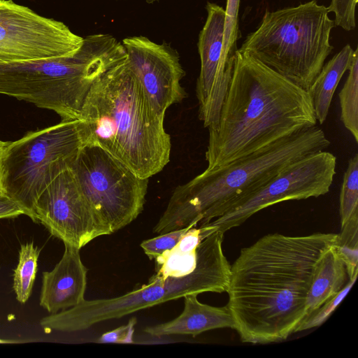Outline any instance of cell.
<instances>
[{
    "mask_svg": "<svg viewBox=\"0 0 358 358\" xmlns=\"http://www.w3.org/2000/svg\"><path fill=\"white\" fill-rule=\"evenodd\" d=\"M337 236L270 234L241 249L231 265L226 306L242 342H281L294 334L317 268Z\"/></svg>",
    "mask_w": 358,
    "mask_h": 358,
    "instance_id": "cell-1",
    "label": "cell"
},
{
    "mask_svg": "<svg viewBox=\"0 0 358 358\" xmlns=\"http://www.w3.org/2000/svg\"><path fill=\"white\" fill-rule=\"evenodd\" d=\"M40 250L33 242L22 244L19 251V262L13 274V289L16 299L25 303L29 299L38 269Z\"/></svg>",
    "mask_w": 358,
    "mask_h": 358,
    "instance_id": "cell-19",
    "label": "cell"
},
{
    "mask_svg": "<svg viewBox=\"0 0 358 358\" xmlns=\"http://www.w3.org/2000/svg\"><path fill=\"white\" fill-rule=\"evenodd\" d=\"M334 246L326 251L315 273L307 295L305 317L338 294L349 280L345 264Z\"/></svg>",
    "mask_w": 358,
    "mask_h": 358,
    "instance_id": "cell-17",
    "label": "cell"
},
{
    "mask_svg": "<svg viewBox=\"0 0 358 358\" xmlns=\"http://www.w3.org/2000/svg\"><path fill=\"white\" fill-rule=\"evenodd\" d=\"M7 143L8 142L0 140V194H4L2 187V160L4 149Z\"/></svg>",
    "mask_w": 358,
    "mask_h": 358,
    "instance_id": "cell-29",
    "label": "cell"
},
{
    "mask_svg": "<svg viewBox=\"0 0 358 358\" xmlns=\"http://www.w3.org/2000/svg\"><path fill=\"white\" fill-rule=\"evenodd\" d=\"M329 13L316 0L266 11L238 50L308 90L334 48Z\"/></svg>",
    "mask_w": 358,
    "mask_h": 358,
    "instance_id": "cell-7",
    "label": "cell"
},
{
    "mask_svg": "<svg viewBox=\"0 0 358 358\" xmlns=\"http://www.w3.org/2000/svg\"><path fill=\"white\" fill-rule=\"evenodd\" d=\"M336 157L322 150L289 164L276 176L252 191L222 215L200 225L203 239L215 231L224 234L240 226L257 212L278 203L327 194L336 175Z\"/></svg>",
    "mask_w": 358,
    "mask_h": 358,
    "instance_id": "cell-10",
    "label": "cell"
},
{
    "mask_svg": "<svg viewBox=\"0 0 358 358\" xmlns=\"http://www.w3.org/2000/svg\"><path fill=\"white\" fill-rule=\"evenodd\" d=\"M206 8L207 18L198 41L201 69L196 92L199 117L210 130L217 125L231 80L235 52L228 53L224 48L225 9L210 2Z\"/></svg>",
    "mask_w": 358,
    "mask_h": 358,
    "instance_id": "cell-12",
    "label": "cell"
},
{
    "mask_svg": "<svg viewBox=\"0 0 358 358\" xmlns=\"http://www.w3.org/2000/svg\"><path fill=\"white\" fill-rule=\"evenodd\" d=\"M25 215L20 206L4 194H0V220Z\"/></svg>",
    "mask_w": 358,
    "mask_h": 358,
    "instance_id": "cell-28",
    "label": "cell"
},
{
    "mask_svg": "<svg viewBox=\"0 0 358 358\" xmlns=\"http://www.w3.org/2000/svg\"><path fill=\"white\" fill-rule=\"evenodd\" d=\"M120 59L111 36L89 35L70 57L0 63V94L52 110L62 120L80 119L93 84Z\"/></svg>",
    "mask_w": 358,
    "mask_h": 358,
    "instance_id": "cell-5",
    "label": "cell"
},
{
    "mask_svg": "<svg viewBox=\"0 0 358 358\" xmlns=\"http://www.w3.org/2000/svg\"><path fill=\"white\" fill-rule=\"evenodd\" d=\"M224 234L215 231L197 248V264L189 273L179 277L153 275L147 284L120 296L83 301L78 305L43 317L45 330L73 332L112 319H118L189 294L226 292L231 265L222 248Z\"/></svg>",
    "mask_w": 358,
    "mask_h": 358,
    "instance_id": "cell-6",
    "label": "cell"
},
{
    "mask_svg": "<svg viewBox=\"0 0 358 358\" xmlns=\"http://www.w3.org/2000/svg\"><path fill=\"white\" fill-rule=\"evenodd\" d=\"M71 169L82 192L113 233L143 211L149 178L138 176L101 147L85 144Z\"/></svg>",
    "mask_w": 358,
    "mask_h": 358,
    "instance_id": "cell-9",
    "label": "cell"
},
{
    "mask_svg": "<svg viewBox=\"0 0 358 358\" xmlns=\"http://www.w3.org/2000/svg\"><path fill=\"white\" fill-rule=\"evenodd\" d=\"M201 238L199 228H190L171 250L157 257L156 274L179 277L191 273L197 264V248Z\"/></svg>",
    "mask_w": 358,
    "mask_h": 358,
    "instance_id": "cell-18",
    "label": "cell"
},
{
    "mask_svg": "<svg viewBox=\"0 0 358 358\" xmlns=\"http://www.w3.org/2000/svg\"><path fill=\"white\" fill-rule=\"evenodd\" d=\"M137 320L134 317L129 320L127 324L102 334L96 342L101 343H133L134 326Z\"/></svg>",
    "mask_w": 358,
    "mask_h": 358,
    "instance_id": "cell-27",
    "label": "cell"
},
{
    "mask_svg": "<svg viewBox=\"0 0 358 358\" xmlns=\"http://www.w3.org/2000/svg\"><path fill=\"white\" fill-rule=\"evenodd\" d=\"M357 53V48L353 50L350 44L345 45L324 63L308 90L315 118L320 124L326 121L336 87Z\"/></svg>",
    "mask_w": 358,
    "mask_h": 358,
    "instance_id": "cell-16",
    "label": "cell"
},
{
    "mask_svg": "<svg viewBox=\"0 0 358 358\" xmlns=\"http://www.w3.org/2000/svg\"><path fill=\"white\" fill-rule=\"evenodd\" d=\"M18 343L17 341H10V340H5V339H2L0 338V344H6V343Z\"/></svg>",
    "mask_w": 358,
    "mask_h": 358,
    "instance_id": "cell-30",
    "label": "cell"
},
{
    "mask_svg": "<svg viewBox=\"0 0 358 358\" xmlns=\"http://www.w3.org/2000/svg\"><path fill=\"white\" fill-rule=\"evenodd\" d=\"M330 144L323 129L315 126L226 165L206 169L175 189L153 232L206 224L289 164Z\"/></svg>",
    "mask_w": 358,
    "mask_h": 358,
    "instance_id": "cell-4",
    "label": "cell"
},
{
    "mask_svg": "<svg viewBox=\"0 0 358 358\" xmlns=\"http://www.w3.org/2000/svg\"><path fill=\"white\" fill-rule=\"evenodd\" d=\"M80 120L86 143L101 147L141 178L158 173L170 160L164 116L155 110L127 59L95 81Z\"/></svg>",
    "mask_w": 358,
    "mask_h": 358,
    "instance_id": "cell-3",
    "label": "cell"
},
{
    "mask_svg": "<svg viewBox=\"0 0 358 358\" xmlns=\"http://www.w3.org/2000/svg\"><path fill=\"white\" fill-rule=\"evenodd\" d=\"M192 227H194L173 230L159 234L157 237L145 240L141 243V247L150 260L155 259L164 252L173 248L187 231Z\"/></svg>",
    "mask_w": 358,
    "mask_h": 358,
    "instance_id": "cell-24",
    "label": "cell"
},
{
    "mask_svg": "<svg viewBox=\"0 0 358 358\" xmlns=\"http://www.w3.org/2000/svg\"><path fill=\"white\" fill-rule=\"evenodd\" d=\"M358 0H331L327 7L329 13L334 14L336 26L345 31L354 30L356 27V6Z\"/></svg>",
    "mask_w": 358,
    "mask_h": 358,
    "instance_id": "cell-25",
    "label": "cell"
},
{
    "mask_svg": "<svg viewBox=\"0 0 358 358\" xmlns=\"http://www.w3.org/2000/svg\"><path fill=\"white\" fill-rule=\"evenodd\" d=\"M86 144L81 120H64L8 142L2 160L3 193L36 222L34 207L48 186L71 168Z\"/></svg>",
    "mask_w": 358,
    "mask_h": 358,
    "instance_id": "cell-8",
    "label": "cell"
},
{
    "mask_svg": "<svg viewBox=\"0 0 358 358\" xmlns=\"http://www.w3.org/2000/svg\"><path fill=\"white\" fill-rule=\"evenodd\" d=\"M127 62L155 110L165 116L167 108L180 102L185 92L180 85L184 71L176 50L145 36L123 39Z\"/></svg>",
    "mask_w": 358,
    "mask_h": 358,
    "instance_id": "cell-13",
    "label": "cell"
},
{
    "mask_svg": "<svg viewBox=\"0 0 358 358\" xmlns=\"http://www.w3.org/2000/svg\"><path fill=\"white\" fill-rule=\"evenodd\" d=\"M34 215L36 222L53 236L79 250L99 236L113 234L82 192L71 168L61 173L41 193Z\"/></svg>",
    "mask_w": 358,
    "mask_h": 358,
    "instance_id": "cell-11",
    "label": "cell"
},
{
    "mask_svg": "<svg viewBox=\"0 0 358 358\" xmlns=\"http://www.w3.org/2000/svg\"><path fill=\"white\" fill-rule=\"evenodd\" d=\"M159 1V0H146V1L148 3H153V2H155V1Z\"/></svg>",
    "mask_w": 358,
    "mask_h": 358,
    "instance_id": "cell-31",
    "label": "cell"
},
{
    "mask_svg": "<svg viewBox=\"0 0 358 358\" xmlns=\"http://www.w3.org/2000/svg\"><path fill=\"white\" fill-rule=\"evenodd\" d=\"M13 60V45L8 9L5 0H0V63Z\"/></svg>",
    "mask_w": 358,
    "mask_h": 358,
    "instance_id": "cell-26",
    "label": "cell"
},
{
    "mask_svg": "<svg viewBox=\"0 0 358 358\" xmlns=\"http://www.w3.org/2000/svg\"><path fill=\"white\" fill-rule=\"evenodd\" d=\"M341 225L358 215V154L351 157L343 174L339 197Z\"/></svg>",
    "mask_w": 358,
    "mask_h": 358,
    "instance_id": "cell-21",
    "label": "cell"
},
{
    "mask_svg": "<svg viewBox=\"0 0 358 358\" xmlns=\"http://www.w3.org/2000/svg\"><path fill=\"white\" fill-rule=\"evenodd\" d=\"M348 71V78L338 93L341 120L358 143V53Z\"/></svg>",
    "mask_w": 358,
    "mask_h": 358,
    "instance_id": "cell-20",
    "label": "cell"
},
{
    "mask_svg": "<svg viewBox=\"0 0 358 358\" xmlns=\"http://www.w3.org/2000/svg\"><path fill=\"white\" fill-rule=\"evenodd\" d=\"M183 298L184 309L178 317L165 323L148 327L144 331L155 337L171 335L195 337L217 329H234V320L227 306L217 307L202 303L197 299V294H189Z\"/></svg>",
    "mask_w": 358,
    "mask_h": 358,
    "instance_id": "cell-15",
    "label": "cell"
},
{
    "mask_svg": "<svg viewBox=\"0 0 358 358\" xmlns=\"http://www.w3.org/2000/svg\"><path fill=\"white\" fill-rule=\"evenodd\" d=\"M80 250L64 244V252L54 268L43 273L40 306L50 314L85 301L87 269Z\"/></svg>",
    "mask_w": 358,
    "mask_h": 358,
    "instance_id": "cell-14",
    "label": "cell"
},
{
    "mask_svg": "<svg viewBox=\"0 0 358 358\" xmlns=\"http://www.w3.org/2000/svg\"><path fill=\"white\" fill-rule=\"evenodd\" d=\"M357 278L354 277L349 279L344 287L338 294L305 317L296 327L294 333L308 330L322 325L341 303L355 284Z\"/></svg>",
    "mask_w": 358,
    "mask_h": 358,
    "instance_id": "cell-23",
    "label": "cell"
},
{
    "mask_svg": "<svg viewBox=\"0 0 358 358\" xmlns=\"http://www.w3.org/2000/svg\"><path fill=\"white\" fill-rule=\"evenodd\" d=\"M317 122L308 90L237 49L217 125L208 130L206 169L258 152Z\"/></svg>",
    "mask_w": 358,
    "mask_h": 358,
    "instance_id": "cell-2",
    "label": "cell"
},
{
    "mask_svg": "<svg viewBox=\"0 0 358 358\" xmlns=\"http://www.w3.org/2000/svg\"><path fill=\"white\" fill-rule=\"evenodd\" d=\"M335 249L345 264L349 279L358 273V215L341 226Z\"/></svg>",
    "mask_w": 358,
    "mask_h": 358,
    "instance_id": "cell-22",
    "label": "cell"
}]
</instances>
